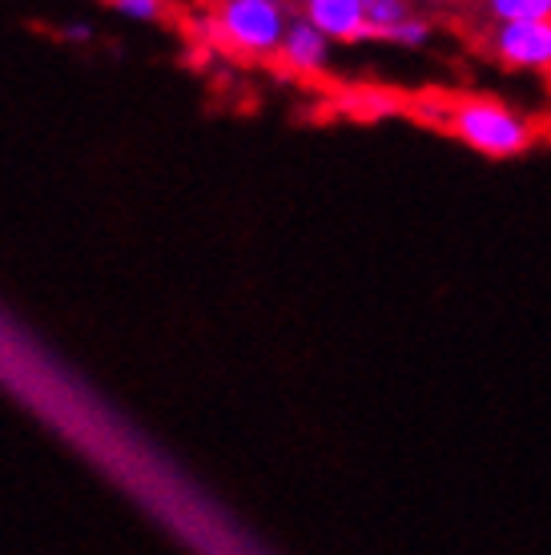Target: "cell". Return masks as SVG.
<instances>
[{
	"mask_svg": "<svg viewBox=\"0 0 551 555\" xmlns=\"http://www.w3.org/2000/svg\"><path fill=\"white\" fill-rule=\"evenodd\" d=\"M443 129L483 157H520L531 150V121L496 98H456L443 109Z\"/></svg>",
	"mask_w": 551,
	"mask_h": 555,
	"instance_id": "cell-1",
	"label": "cell"
},
{
	"mask_svg": "<svg viewBox=\"0 0 551 555\" xmlns=\"http://www.w3.org/2000/svg\"><path fill=\"white\" fill-rule=\"evenodd\" d=\"M290 21L294 16L286 0H218L214 16L206 21V33L209 41L230 53L266 61V56H278Z\"/></svg>",
	"mask_w": 551,
	"mask_h": 555,
	"instance_id": "cell-2",
	"label": "cell"
},
{
	"mask_svg": "<svg viewBox=\"0 0 551 555\" xmlns=\"http://www.w3.org/2000/svg\"><path fill=\"white\" fill-rule=\"evenodd\" d=\"M491 53L520 73H551V21H508L491 33Z\"/></svg>",
	"mask_w": 551,
	"mask_h": 555,
	"instance_id": "cell-3",
	"label": "cell"
},
{
	"mask_svg": "<svg viewBox=\"0 0 551 555\" xmlns=\"http://www.w3.org/2000/svg\"><path fill=\"white\" fill-rule=\"evenodd\" d=\"M367 4V33L371 41L423 49L431 44V21L414 13V0H362Z\"/></svg>",
	"mask_w": 551,
	"mask_h": 555,
	"instance_id": "cell-4",
	"label": "cell"
},
{
	"mask_svg": "<svg viewBox=\"0 0 551 555\" xmlns=\"http://www.w3.org/2000/svg\"><path fill=\"white\" fill-rule=\"evenodd\" d=\"M331 53H334V41L315 25V21H306V16H294L286 28V37H282V49H278V61H282V69L298 73V77H318V73L331 69Z\"/></svg>",
	"mask_w": 551,
	"mask_h": 555,
	"instance_id": "cell-5",
	"label": "cell"
},
{
	"mask_svg": "<svg viewBox=\"0 0 551 555\" xmlns=\"http://www.w3.org/2000/svg\"><path fill=\"white\" fill-rule=\"evenodd\" d=\"M303 16L315 21L334 44L371 41V33H367V4L362 0H303Z\"/></svg>",
	"mask_w": 551,
	"mask_h": 555,
	"instance_id": "cell-6",
	"label": "cell"
},
{
	"mask_svg": "<svg viewBox=\"0 0 551 555\" xmlns=\"http://www.w3.org/2000/svg\"><path fill=\"white\" fill-rule=\"evenodd\" d=\"M487 13L496 25L508 21H551V0H487Z\"/></svg>",
	"mask_w": 551,
	"mask_h": 555,
	"instance_id": "cell-7",
	"label": "cell"
},
{
	"mask_svg": "<svg viewBox=\"0 0 551 555\" xmlns=\"http://www.w3.org/2000/svg\"><path fill=\"white\" fill-rule=\"evenodd\" d=\"M343 109L355 113V117H390L399 109V101L390 93H379V89H359V93H346Z\"/></svg>",
	"mask_w": 551,
	"mask_h": 555,
	"instance_id": "cell-8",
	"label": "cell"
},
{
	"mask_svg": "<svg viewBox=\"0 0 551 555\" xmlns=\"http://www.w3.org/2000/svg\"><path fill=\"white\" fill-rule=\"evenodd\" d=\"M110 4L129 21H141V25H153V21L166 16V0H110Z\"/></svg>",
	"mask_w": 551,
	"mask_h": 555,
	"instance_id": "cell-9",
	"label": "cell"
},
{
	"mask_svg": "<svg viewBox=\"0 0 551 555\" xmlns=\"http://www.w3.org/2000/svg\"><path fill=\"white\" fill-rule=\"evenodd\" d=\"M61 37L69 44H89L93 41V25H65L61 28Z\"/></svg>",
	"mask_w": 551,
	"mask_h": 555,
	"instance_id": "cell-10",
	"label": "cell"
},
{
	"mask_svg": "<svg viewBox=\"0 0 551 555\" xmlns=\"http://www.w3.org/2000/svg\"><path fill=\"white\" fill-rule=\"evenodd\" d=\"M414 4H451V0H414Z\"/></svg>",
	"mask_w": 551,
	"mask_h": 555,
	"instance_id": "cell-11",
	"label": "cell"
}]
</instances>
